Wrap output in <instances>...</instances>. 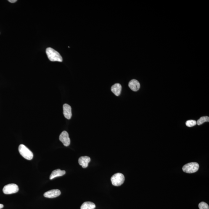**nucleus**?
I'll return each mask as SVG.
<instances>
[{"mask_svg":"<svg viewBox=\"0 0 209 209\" xmlns=\"http://www.w3.org/2000/svg\"><path fill=\"white\" fill-rule=\"evenodd\" d=\"M46 52L48 58L51 61H62V58L61 54L52 48H47L46 50Z\"/></svg>","mask_w":209,"mask_h":209,"instance_id":"f257e3e1","label":"nucleus"},{"mask_svg":"<svg viewBox=\"0 0 209 209\" xmlns=\"http://www.w3.org/2000/svg\"><path fill=\"white\" fill-rule=\"evenodd\" d=\"M18 150L20 155L24 158L28 160H31L33 159V153L25 145L20 144L19 146Z\"/></svg>","mask_w":209,"mask_h":209,"instance_id":"f03ea898","label":"nucleus"},{"mask_svg":"<svg viewBox=\"0 0 209 209\" xmlns=\"http://www.w3.org/2000/svg\"><path fill=\"white\" fill-rule=\"evenodd\" d=\"M199 165L197 162H191L185 165L182 167L183 171L186 173H195L198 171Z\"/></svg>","mask_w":209,"mask_h":209,"instance_id":"7ed1b4c3","label":"nucleus"},{"mask_svg":"<svg viewBox=\"0 0 209 209\" xmlns=\"http://www.w3.org/2000/svg\"><path fill=\"white\" fill-rule=\"evenodd\" d=\"M125 177L123 174L120 173H117L114 174L111 178V181L112 185L114 186H121L124 182Z\"/></svg>","mask_w":209,"mask_h":209,"instance_id":"20e7f679","label":"nucleus"},{"mask_svg":"<svg viewBox=\"0 0 209 209\" xmlns=\"http://www.w3.org/2000/svg\"><path fill=\"white\" fill-rule=\"evenodd\" d=\"M19 187L17 184H11L4 186L3 189V192L6 194L15 193L18 192Z\"/></svg>","mask_w":209,"mask_h":209,"instance_id":"39448f33","label":"nucleus"},{"mask_svg":"<svg viewBox=\"0 0 209 209\" xmlns=\"http://www.w3.org/2000/svg\"><path fill=\"white\" fill-rule=\"evenodd\" d=\"M59 140L65 146H68L70 144V139L67 131H64L59 136Z\"/></svg>","mask_w":209,"mask_h":209,"instance_id":"423d86ee","label":"nucleus"},{"mask_svg":"<svg viewBox=\"0 0 209 209\" xmlns=\"http://www.w3.org/2000/svg\"><path fill=\"white\" fill-rule=\"evenodd\" d=\"M61 194V192L59 189H52L47 191L44 194V197L47 198H53L59 197Z\"/></svg>","mask_w":209,"mask_h":209,"instance_id":"0eeeda50","label":"nucleus"},{"mask_svg":"<svg viewBox=\"0 0 209 209\" xmlns=\"http://www.w3.org/2000/svg\"><path fill=\"white\" fill-rule=\"evenodd\" d=\"M63 114L66 118L70 119L72 117L71 107L67 104H64L63 107Z\"/></svg>","mask_w":209,"mask_h":209,"instance_id":"6e6552de","label":"nucleus"},{"mask_svg":"<svg viewBox=\"0 0 209 209\" xmlns=\"http://www.w3.org/2000/svg\"><path fill=\"white\" fill-rule=\"evenodd\" d=\"M91 159L90 157L88 156H83L80 157L79 159V163L81 165L83 168H86L87 167L88 164L90 162Z\"/></svg>","mask_w":209,"mask_h":209,"instance_id":"1a4fd4ad","label":"nucleus"},{"mask_svg":"<svg viewBox=\"0 0 209 209\" xmlns=\"http://www.w3.org/2000/svg\"><path fill=\"white\" fill-rule=\"evenodd\" d=\"M129 86L132 90L134 91H137L140 88V85L139 81L136 80H131L129 83Z\"/></svg>","mask_w":209,"mask_h":209,"instance_id":"9d476101","label":"nucleus"},{"mask_svg":"<svg viewBox=\"0 0 209 209\" xmlns=\"http://www.w3.org/2000/svg\"><path fill=\"white\" fill-rule=\"evenodd\" d=\"M66 174V171L64 170H61L59 169L54 170L51 173L50 176V179L52 180L53 178L58 177L62 176Z\"/></svg>","mask_w":209,"mask_h":209,"instance_id":"9b49d317","label":"nucleus"},{"mask_svg":"<svg viewBox=\"0 0 209 209\" xmlns=\"http://www.w3.org/2000/svg\"><path fill=\"white\" fill-rule=\"evenodd\" d=\"M111 90L112 92L116 96H119L122 90L121 85L119 83H116L112 86Z\"/></svg>","mask_w":209,"mask_h":209,"instance_id":"f8f14e48","label":"nucleus"},{"mask_svg":"<svg viewBox=\"0 0 209 209\" xmlns=\"http://www.w3.org/2000/svg\"><path fill=\"white\" fill-rule=\"evenodd\" d=\"M96 208V205L91 202H85L82 205L81 209H94Z\"/></svg>","mask_w":209,"mask_h":209,"instance_id":"ddd939ff","label":"nucleus"},{"mask_svg":"<svg viewBox=\"0 0 209 209\" xmlns=\"http://www.w3.org/2000/svg\"><path fill=\"white\" fill-rule=\"evenodd\" d=\"M206 122H209V117L208 116H204L201 117L197 120V125H199Z\"/></svg>","mask_w":209,"mask_h":209,"instance_id":"4468645a","label":"nucleus"},{"mask_svg":"<svg viewBox=\"0 0 209 209\" xmlns=\"http://www.w3.org/2000/svg\"><path fill=\"white\" fill-rule=\"evenodd\" d=\"M197 124V121L194 120H189L186 122V126L189 127H191L195 126Z\"/></svg>","mask_w":209,"mask_h":209,"instance_id":"2eb2a0df","label":"nucleus"},{"mask_svg":"<svg viewBox=\"0 0 209 209\" xmlns=\"http://www.w3.org/2000/svg\"><path fill=\"white\" fill-rule=\"evenodd\" d=\"M199 209H209V206L207 203L204 202H202L199 204Z\"/></svg>","mask_w":209,"mask_h":209,"instance_id":"dca6fc26","label":"nucleus"},{"mask_svg":"<svg viewBox=\"0 0 209 209\" xmlns=\"http://www.w3.org/2000/svg\"><path fill=\"white\" fill-rule=\"evenodd\" d=\"M8 1L11 3H15L17 1V0H8Z\"/></svg>","mask_w":209,"mask_h":209,"instance_id":"f3484780","label":"nucleus"},{"mask_svg":"<svg viewBox=\"0 0 209 209\" xmlns=\"http://www.w3.org/2000/svg\"><path fill=\"white\" fill-rule=\"evenodd\" d=\"M4 207V205L2 204H0V209H2Z\"/></svg>","mask_w":209,"mask_h":209,"instance_id":"a211bd4d","label":"nucleus"}]
</instances>
